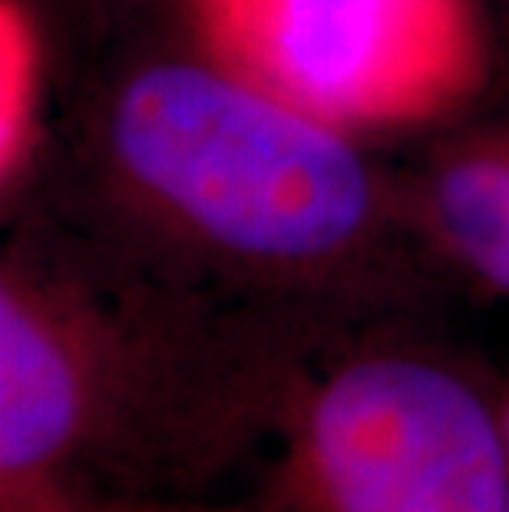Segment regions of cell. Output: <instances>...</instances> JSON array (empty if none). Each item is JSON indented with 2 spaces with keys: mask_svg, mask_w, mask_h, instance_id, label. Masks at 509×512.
<instances>
[{
  "mask_svg": "<svg viewBox=\"0 0 509 512\" xmlns=\"http://www.w3.org/2000/svg\"><path fill=\"white\" fill-rule=\"evenodd\" d=\"M324 331L113 252L0 271V512H265L291 370Z\"/></svg>",
  "mask_w": 509,
  "mask_h": 512,
  "instance_id": "1",
  "label": "cell"
},
{
  "mask_svg": "<svg viewBox=\"0 0 509 512\" xmlns=\"http://www.w3.org/2000/svg\"><path fill=\"white\" fill-rule=\"evenodd\" d=\"M427 232L463 275L509 298V139L473 143L437 166Z\"/></svg>",
  "mask_w": 509,
  "mask_h": 512,
  "instance_id": "5",
  "label": "cell"
},
{
  "mask_svg": "<svg viewBox=\"0 0 509 512\" xmlns=\"http://www.w3.org/2000/svg\"><path fill=\"white\" fill-rule=\"evenodd\" d=\"M410 314L301 351L252 493L265 512H509L503 380Z\"/></svg>",
  "mask_w": 509,
  "mask_h": 512,
  "instance_id": "3",
  "label": "cell"
},
{
  "mask_svg": "<svg viewBox=\"0 0 509 512\" xmlns=\"http://www.w3.org/2000/svg\"><path fill=\"white\" fill-rule=\"evenodd\" d=\"M503 433H506V460H509V370L503 377Z\"/></svg>",
  "mask_w": 509,
  "mask_h": 512,
  "instance_id": "6",
  "label": "cell"
},
{
  "mask_svg": "<svg viewBox=\"0 0 509 512\" xmlns=\"http://www.w3.org/2000/svg\"><path fill=\"white\" fill-rule=\"evenodd\" d=\"M103 156L139 215L123 255L179 285L311 321L414 311L364 156L331 123L212 63L156 57L103 110Z\"/></svg>",
  "mask_w": 509,
  "mask_h": 512,
  "instance_id": "2",
  "label": "cell"
},
{
  "mask_svg": "<svg viewBox=\"0 0 509 512\" xmlns=\"http://www.w3.org/2000/svg\"><path fill=\"white\" fill-rule=\"evenodd\" d=\"M447 0H275L268 57L321 110L384 113L433 80Z\"/></svg>",
  "mask_w": 509,
  "mask_h": 512,
  "instance_id": "4",
  "label": "cell"
}]
</instances>
